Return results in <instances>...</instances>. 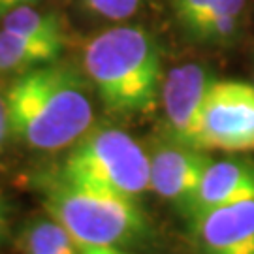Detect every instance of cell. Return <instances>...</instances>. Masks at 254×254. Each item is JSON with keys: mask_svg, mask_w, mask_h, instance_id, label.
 <instances>
[{"mask_svg": "<svg viewBox=\"0 0 254 254\" xmlns=\"http://www.w3.org/2000/svg\"><path fill=\"white\" fill-rule=\"evenodd\" d=\"M9 134L36 151L72 147L92 128L94 111L83 75L66 64L19 73L6 89Z\"/></svg>", "mask_w": 254, "mask_h": 254, "instance_id": "cell-1", "label": "cell"}, {"mask_svg": "<svg viewBox=\"0 0 254 254\" xmlns=\"http://www.w3.org/2000/svg\"><path fill=\"white\" fill-rule=\"evenodd\" d=\"M63 46L0 30V73H25L38 66L57 63Z\"/></svg>", "mask_w": 254, "mask_h": 254, "instance_id": "cell-10", "label": "cell"}, {"mask_svg": "<svg viewBox=\"0 0 254 254\" xmlns=\"http://www.w3.org/2000/svg\"><path fill=\"white\" fill-rule=\"evenodd\" d=\"M38 0H0V21L8 15L11 9L19 8V6H32Z\"/></svg>", "mask_w": 254, "mask_h": 254, "instance_id": "cell-17", "label": "cell"}, {"mask_svg": "<svg viewBox=\"0 0 254 254\" xmlns=\"http://www.w3.org/2000/svg\"><path fill=\"white\" fill-rule=\"evenodd\" d=\"M81 254H132L119 247H81Z\"/></svg>", "mask_w": 254, "mask_h": 254, "instance_id": "cell-18", "label": "cell"}, {"mask_svg": "<svg viewBox=\"0 0 254 254\" xmlns=\"http://www.w3.org/2000/svg\"><path fill=\"white\" fill-rule=\"evenodd\" d=\"M141 0H83L92 13L111 21H125L132 17Z\"/></svg>", "mask_w": 254, "mask_h": 254, "instance_id": "cell-14", "label": "cell"}, {"mask_svg": "<svg viewBox=\"0 0 254 254\" xmlns=\"http://www.w3.org/2000/svg\"><path fill=\"white\" fill-rule=\"evenodd\" d=\"M21 251L23 254H81V247L61 222L47 217L36 218L25 228Z\"/></svg>", "mask_w": 254, "mask_h": 254, "instance_id": "cell-12", "label": "cell"}, {"mask_svg": "<svg viewBox=\"0 0 254 254\" xmlns=\"http://www.w3.org/2000/svg\"><path fill=\"white\" fill-rule=\"evenodd\" d=\"M243 6H245V0H213L205 11V15L200 19V23L192 28L189 34L196 38L203 28H207L209 25H215V23H220V21H237L239 23V15L243 11Z\"/></svg>", "mask_w": 254, "mask_h": 254, "instance_id": "cell-13", "label": "cell"}, {"mask_svg": "<svg viewBox=\"0 0 254 254\" xmlns=\"http://www.w3.org/2000/svg\"><path fill=\"white\" fill-rule=\"evenodd\" d=\"M11 137L9 134V119H8V104H6V91L0 83V158L4 154L6 143Z\"/></svg>", "mask_w": 254, "mask_h": 254, "instance_id": "cell-16", "label": "cell"}, {"mask_svg": "<svg viewBox=\"0 0 254 254\" xmlns=\"http://www.w3.org/2000/svg\"><path fill=\"white\" fill-rule=\"evenodd\" d=\"M83 68L104 108L113 115H143L162 92V57L156 38L143 27H113L91 38Z\"/></svg>", "mask_w": 254, "mask_h": 254, "instance_id": "cell-2", "label": "cell"}, {"mask_svg": "<svg viewBox=\"0 0 254 254\" xmlns=\"http://www.w3.org/2000/svg\"><path fill=\"white\" fill-rule=\"evenodd\" d=\"M44 207L79 247L128 249L151 236V222L137 198L77 185L63 177L47 187Z\"/></svg>", "mask_w": 254, "mask_h": 254, "instance_id": "cell-3", "label": "cell"}, {"mask_svg": "<svg viewBox=\"0 0 254 254\" xmlns=\"http://www.w3.org/2000/svg\"><path fill=\"white\" fill-rule=\"evenodd\" d=\"M0 23L4 30L66 47V30L55 13H46L32 6H19L11 9Z\"/></svg>", "mask_w": 254, "mask_h": 254, "instance_id": "cell-11", "label": "cell"}, {"mask_svg": "<svg viewBox=\"0 0 254 254\" xmlns=\"http://www.w3.org/2000/svg\"><path fill=\"white\" fill-rule=\"evenodd\" d=\"M245 200H254V162L211 160L185 215L190 218L209 209Z\"/></svg>", "mask_w": 254, "mask_h": 254, "instance_id": "cell-9", "label": "cell"}, {"mask_svg": "<svg viewBox=\"0 0 254 254\" xmlns=\"http://www.w3.org/2000/svg\"><path fill=\"white\" fill-rule=\"evenodd\" d=\"M59 177L139 198L149 189V154L125 130L91 128L70 147Z\"/></svg>", "mask_w": 254, "mask_h": 254, "instance_id": "cell-4", "label": "cell"}, {"mask_svg": "<svg viewBox=\"0 0 254 254\" xmlns=\"http://www.w3.org/2000/svg\"><path fill=\"white\" fill-rule=\"evenodd\" d=\"M211 2L213 0H172L173 15L187 32H190L205 15Z\"/></svg>", "mask_w": 254, "mask_h": 254, "instance_id": "cell-15", "label": "cell"}, {"mask_svg": "<svg viewBox=\"0 0 254 254\" xmlns=\"http://www.w3.org/2000/svg\"><path fill=\"white\" fill-rule=\"evenodd\" d=\"M198 149L254 151V85L213 79L201 109Z\"/></svg>", "mask_w": 254, "mask_h": 254, "instance_id": "cell-5", "label": "cell"}, {"mask_svg": "<svg viewBox=\"0 0 254 254\" xmlns=\"http://www.w3.org/2000/svg\"><path fill=\"white\" fill-rule=\"evenodd\" d=\"M8 228H9V222H8V207H6V201L4 198L0 196V243L6 239L8 236Z\"/></svg>", "mask_w": 254, "mask_h": 254, "instance_id": "cell-19", "label": "cell"}, {"mask_svg": "<svg viewBox=\"0 0 254 254\" xmlns=\"http://www.w3.org/2000/svg\"><path fill=\"white\" fill-rule=\"evenodd\" d=\"M196 254H254V200L190 217Z\"/></svg>", "mask_w": 254, "mask_h": 254, "instance_id": "cell-8", "label": "cell"}, {"mask_svg": "<svg viewBox=\"0 0 254 254\" xmlns=\"http://www.w3.org/2000/svg\"><path fill=\"white\" fill-rule=\"evenodd\" d=\"M209 164L205 151L175 141L162 143L149 154V189L185 213Z\"/></svg>", "mask_w": 254, "mask_h": 254, "instance_id": "cell-7", "label": "cell"}, {"mask_svg": "<svg viewBox=\"0 0 254 254\" xmlns=\"http://www.w3.org/2000/svg\"><path fill=\"white\" fill-rule=\"evenodd\" d=\"M211 83V73L200 64L177 66L164 77L160 102L170 141L198 149L201 109Z\"/></svg>", "mask_w": 254, "mask_h": 254, "instance_id": "cell-6", "label": "cell"}]
</instances>
